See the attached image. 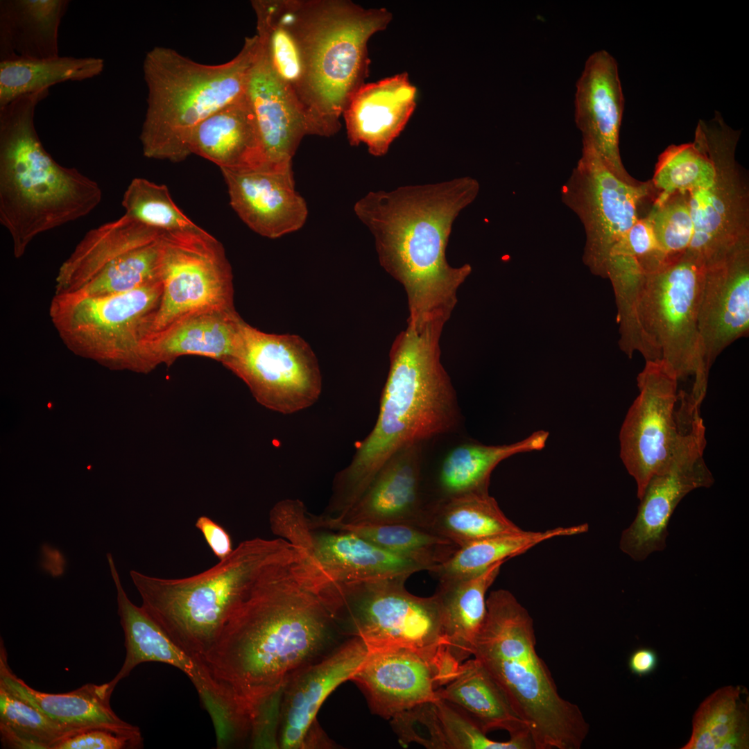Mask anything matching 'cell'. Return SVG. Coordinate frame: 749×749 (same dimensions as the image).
<instances>
[{"mask_svg": "<svg viewBox=\"0 0 749 749\" xmlns=\"http://www.w3.org/2000/svg\"><path fill=\"white\" fill-rule=\"evenodd\" d=\"M0 680L18 696L69 730L98 725H126L112 710L110 699L114 689L110 682L85 684L71 691L51 694L28 685L10 669L3 642L0 644Z\"/></svg>", "mask_w": 749, "mask_h": 749, "instance_id": "33", "label": "cell"}, {"mask_svg": "<svg viewBox=\"0 0 749 749\" xmlns=\"http://www.w3.org/2000/svg\"><path fill=\"white\" fill-rule=\"evenodd\" d=\"M659 664L657 652L649 647H640L633 651L629 656L628 666L630 672L639 677L653 673Z\"/></svg>", "mask_w": 749, "mask_h": 749, "instance_id": "49", "label": "cell"}, {"mask_svg": "<svg viewBox=\"0 0 749 749\" xmlns=\"http://www.w3.org/2000/svg\"><path fill=\"white\" fill-rule=\"evenodd\" d=\"M705 446V427L699 417L675 454L649 480L637 514L619 542L621 550L633 560L642 561L663 551L668 524L680 501L694 490L713 485V475L703 458Z\"/></svg>", "mask_w": 749, "mask_h": 749, "instance_id": "18", "label": "cell"}, {"mask_svg": "<svg viewBox=\"0 0 749 749\" xmlns=\"http://www.w3.org/2000/svg\"><path fill=\"white\" fill-rule=\"evenodd\" d=\"M69 4L68 0H1L0 60L59 56V27Z\"/></svg>", "mask_w": 749, "mask_h": 749, "instance_id": "32", "label": "cell"}, {"mask_svg": "<svg viewBox=\"0 0 749 749\" xmlns=\"http://www.w3.org/2000/svg\"><path fill=\"white\" fill-rule=\"evenodd\" d=\"M548 436L547 431H538L510 445L471 442L455 447L445 456L440 470L439 483L445 497L488 492L491 473L501 461L518 453L542 449Z\"/></svg>", "mask_w": 749, "mask_h": 749, "instance_id": "39", "label": "cell"}, {"mask_svg": "<svg viewBox=\"0 0 749 749\" xmlns=\"http://www.w3.org/2000/svg\"><path fill=\"white\" fill-rule=\"evenodd\" d=\"M704 265L685 253L658 270L614 287L620 322V346L629 357L663 360L678 381L693 379L691 391L705 397L709 370L698 326Z\"/></svg>", "mask_w": 749, "mask_h": 749, "instance_id": "7", "label": "cell"}, {"mask_svg": "<svg viewBox=\"0 0 749 749\" xmlns=\"http://www.w3.org/2000/svg\"><path fill=\"white\" fill-rule=\"evenodd\" d=\"M421 443L407 445L382 466L357 502L341 519L351 524L410 523L424 526L422 507Z\"/></svg>", "mask_w": 749, "mask_h": 749, "instance_id": "27", "label": "cell"}, {"mask_svg": "<svg viewBox=\"0 0 749 749\" xmlns=\"http://www.w3.org/2000/svg\"><path fill=\"white\" fill-rule=\"evenodd\" d=\"M445 325L408 323L395 338L375 425L358 445L350 463L334 477L329 502L334 511L347 512L397 451L457 426L455 390L440 361Z\"/></svg>", "mask_w": 749, "mask_h": 749, "instance_id": "3", "label": "cell"}, {"mask_svg": "<svg viewBox=\"0 0 749 749\" xmlns=\"http://www.w3.org/2000/svg\"><path fill=\"white\" fill-rule=\"evenodd\" d=\"M749 748V695L741 685L719 688L699 705L682 749Z\"/></svg>", "mask_w": 749, "mask_h": 749, "instance_id": "37", "label": "cell"}, {"mask_svg": "<svg viewBox=\"0 0 749 749\" xmlns=\"http://www.w3.org/2000/svg\"><path fill=\"white\" fill-rule=\"evenodd\" d=\"M714 175L706 136L699 121L691 143L668 146L658 157L651 180L656 192L653 206L676 193L708 187Z\"/></svg>", "mask_w": 749, "mask_h": 749, "instance_id": "42", "label": "cell"}, {"mask_svg": "<svg viewBox=\"0 0 749 749\" xmlns=\"http://www.w3.org/2000/svg\"><path fill=\"white\" fill-rule=\"evenodd\" d=\"M700 123L714 175L708 187L688 192L694 234L686 253L706 265L749 243V180L735 157L741 132L719 113Z\"/></svg>", "mask_w": 749, "mask_h": 749, "instance_id": "14", "label": "cell"}, {"mask_svg": "<svg viewBox=\"0 0 749 749\" xmlns=\"http://www.w3.org/2000/svg\"><path fill=\"white\" fill-rule=\"evenodd\" d=\"M162 293L160 281L111 295L55 293L49 317L74 354L111 369L148 372V345Z\"/></svg>", "mask_w": 749, "mask_h": 749, "instance_id": "10", "label": "cell"}, {"mask_svg": "<svg viewBox=\"0 0 749 749\" xmlns=\"http://www.w3.org/2000/svg\"><path fill=\"white\" fill-rule=\"evenodd\" d=\"M139 728L98 725L71 730L60 739L52 749H128L142 746Z\"/></svg>", "mask_w": 749, "mask_h": 749, "instance_id": "46", "label": "cell"}, {"mask_svg": "<svg viewBox=\"0 0 749 749\" xmlns=\"http://www.w3.org/2000/svg\"><path fill=\"white\" fill-rule=\"evenodd\" d=\"M648 217L669 261L687 252L694 234L688 192L674 193L653 206Z\"/></svg>", "mask_w": 749, "mask_h": 749, "instance_id": "45", "label": "cell"}, {"mask_svg": "<svg viewBox=\"0 0 749 749\" xmlns=\"http://www.w3.org/2000/svg\"><path fill=\"white\" fill-rule=\"evenodd\" d=\"M161 282L153 336L193 314L235 310L232 271L225 248L201 227L164 231Z\"/></svg>", "mask_w": 749, "mask_h": 749, "instance_id": "15", "label": "cell"}, {"mask_svg": "<svg viewBox=\"0 0 749 749\" xmlns=\"http://www.w3.org/2000/svg\"><path fill=\"white\" fill-rule=\"evenodd\" d=\"M425 526L459 547L522 530L504 515L488 492L444 497L427 508Z\"/></svg>", "mask_w": 749, "mask_h": 749, "instance_id": "36", "label": "cell"}, {"mask_svg": "<svg viewBox=\"0 0 749 749\" xmlns=\"http://www.w3.org/2000/svg\"><path fill=\"white\" fill-rule=\"evenodd\" d=\"M230 203L255 232L277 239L300 230L308 209L295 189L292 164L274 168L221 169Z\"/></svg>", "mask_w": 749, "mask_h": 749, "instance_id": "23", "label": "cell"}, {"mask_svg": "<svg viewBox=\"0 0 749 749\" xmlns=\"http://www.w3.org/2000/svg\"><path fill=\"white\" fill-rule=\"evenodd\" d=\"M104 66L103 59L94 57L0 61V108L19 96L49 89L58 83L96 77Z\"/></svg>", "mask_w": 749, "mask_h": 749, "instance_id": "41", "label": "cell"}, {"mask_svg": "<svg viewBox=\"0 0 749 749\" xmlns=\"http://www.w3.org/2000/svg\"><path fill=\"white\" fill-rule=\"evenodd\" d=\"M504 562L470 578L439 581L433 595L440 608L447 651L459 664L472 656L473 645L486 614V592Z\"/></svg>", "mask_w": 749, "mask_h": 749, "instance_id": "35", "label": "cell"}, {"mask_svg": "<svg viewBox=\"0 0 749 749\" xmlns=\"http://www.w3.org/2000/svg\"><path fill=\"white\" fill-rule=\"evenodd\" d=\"M222 364L247 385L259 404L282 414L310 407L322 391L317 358L304 339L266 333L244 320L234 352Z\"/></svg>", "mask_w": 749, "mask_h": 749, "instance_id": "17", "label": "cell"}, {"mask_svg": "<svg viewBox=\"0 0 749 749\" xmlns=\"http://www.w3.org/2000/svg\"><path fill=\"white\" fill-rule=\"evenodd\" d=\"M163 231L124 214L89 230L60 265L55 293H121L161 281Z\"/></svg>", "mask_w": 749, "mask_h": 749, "instance_id": "12", "label": "cell"}, {"mask_svg": "<svg viewBox=\"0 0 749 749\" xmlns=\"http://www.w3.org/2000/svg\"><path fill=\"white\" fill-rule=\"evenodd\" d=\"M698 331L707 369L749 332V243L704 266Z\"/></svg>", "mask_w": 749, "mask_h": 749, "instance_id": "21", "label": "cell"}, {"mask_svg": "<svg viewBox=\"0 0 749 749\" xmlns=\"http://www.w3.org/2000/svg\"><path fill=\"white\" fill-rule=\"evenodd\" d=\"M612 248L634 256L646 273L658 270L669 261L655 237L648 215L637 220Z\"/></svg>", "mask_w": 749, "mask_h": 749, "instance_id": "47", "label": "cell"}, {"mask_svg": "<svg viewBox=\"0 0 749 749\" xmlns=\"http://www.w3.org/2000/svg\"><path fill=\"white\" fill-rule=\"evenodd\" d=\"M258 38L246 95L255 117L265 156L264 166L273 168L292 164L301 140L309 132L303 112L277 76L266 49Z\"/></svg>", "mask_w": 749, "mask_h": 749, "instance_id": "24", "label": "cell"}, {"mask_svg": "<svg viewBox=\"0 0 749 749\" xmlns=\"http://www.w3.org/2000/svg\"><path fill=\"white\" fill-rule=\"evenodd\" d=\"M243 319L236 310L215 311L186 317L154 334L149 342L151 370L178 358L196 355L223 363L234 352Z\"/></svg>", "mask_w": 749, "mask_h": 749, "instance_id": "31", "label": "cell"}, {"mask_svg": "<svg viewBox=\"0 0 749 749\" xmlns=\"http://www.w3.org/2000/svg\"><path fill=\"white\" fill-rule=\"evenodd\" d=\"M295 545L304 548L319 569L337 585L410 576L425 568L347 531L316 533L311 528Z\"/></svg>", "mask_w": 749, "mask_h": 749, "instance_id": "28", "label": "cell"}, {"mask_svg": "<svg viewBox=\"0 0 749 749\" xmlns=\"http://www.w3.org/2000/svg\"><path fill=\"white\" fill-rule=\"evenodd\" d=\"M121 205L126 215L162 231L200 227L175 205L166 185L143 178L131 180L123 193Z\"/></svg>", "mask_w": 749, "mask_h": 749, "instance_id": "44", "label": "cell"}, {"mask_svg": "<svg viewBox=\"0 0 749 749\" xmlns=\"http://www.w3.org/2000/svg\"><path fill=\"white\" fill-rule=\"evenodd\" d=\"M472 656L525 722L535 749H580L589 730L579 707L559 694L536 651L533 620L508 590L492 591Z\"/></svg>", "mask_w": 749, "mask_h": 749, "instance_id": "6", "label": "cell"}, {"mask_svg": "<svg viewBox=\"0 0 749 749\" xmlns=\"http://www.w3.org/2000/svg\"><path fill=\"white\" fill-rule=\"evenodd\" d=\"M328 585L291 542L264 568L201 660L226 724L251 726L293 671L338 644L322 596Z\"/></svg>", "mask_w": 749, "mask_h": 749, "instance_id": "1", "label": "cell"}, {"mask_svg": "<svg viewBox=\"0 0 749 749\" xmlns=\"http://www.w3.org/2000/svg\"><path fill=\"white\" fill-rule=\"evenodd\" d=\"M408 578L335 585L326 605L339 632L360 639L369 651L406 648L453 660L435 596L411 594L404 586Z\"/></svg>", "mask_w": 749, "mask_h": 749, "instance_id": "11", "label": "cell"}, {"mask_svg": "<svg viewBox=\"0 0 749 749\" xmlns=\"http://www.w3.org/2000/svg\"><path fill=\"white\" fill-rule=\"evenodd\" d=\"M258 44L257 34L246 37L238 54L219 64L197 62L169 47L148 51L143 62L147 107L139 135L143 155L172 162L191 155L196 128L246 94Z\"/></svg>", "mask_w": 749, "mask_h": 749, "instance_id": "8", "label": "cell"}, {"mask_svg": "<svg viewBox=\"0 0 749 749\" xmlns=\"http://www.w3.org/2000/svg\"><path fill=\"white\" fill-rule=\"evenodd\" d=\"M639 395L619 433L620 457L640 499L651 478L682 443L700 417L702 403L684 390L663 360L647 361L637 378Z\"/></svg>", "mask_w": 749, "mask_h": 749, "instance_id": "13", "label": "cell"}, {"mask_svg": "<svg viewBox=\"0 0 749 749\" xmlns=\"http://www.w3.org/2000/svg\"><path fill=\"white\" fill-rule=\"evenodd\" d=\"M368 653L362 640L349 637L286 678L282 696L279 748L332 746L317 723L318 712L337 687L351 680Z\"/></svg>", "mask_w": 749, "mask_h": 749, "instance_id": "19", "label": "cell"}, {"mask_svg": "<svg viewBox=\"0 0 749 749\" xmlns=\"http://www.w3.org/2000/svg\"><path fill=\"white\" fill-rule=\"evenodd\" d=\"M436 696L459 709L486 734L503 730L510 737L531 736L501 687L474 657L460 664L455 678L439 688Z\"/></svg>", "mask_w": 749, "mask_h": 749, "instance_id": "34", "label": "cell"}, {"mask_svg": "<svg viewBox=\"0 0 749 749\" xmlns=\"http://www.w3.org/2000/svg\"><path fill=\"white\" fill-rule=\"evenodd\" d=\"M311 526L354 533L399 556L432 571L459 548L425 526L410 523L344 524L324 515L312 516Z\"/></svg>", "mask_w": 749, "mask_h": 749, "instance_id": "38", "label": "cell"}, {"mask_svg": "<svg viewBox=\"0 0 749 749\" xmlns=\"http://www.w3.org/2000/svg\"><path fill=\"white\" fill-rule=\"evenodd\" d=\"M70 731L0 680V737L3 748L52 749L55 743Z\"/></svg>", "mask_w": 749, "mask_h": 749, "instance_id": "43", "label": "cell"}, {"mask_svg": "<svg viewBox=\"0 0 749 749\" xmlns=\"http://www.w3.org/2000/svg\"><path fill=\"white\" fill-rule=\"evenodd\" d=\"M623 103L616 60L606 51L593 53L577 82L575 96V121L583 144L592 147L619 179L637 184L641 181L626 171L619 152Z\"/></svg>", "mask_w": 749, "mask_h": 749, "instance_id": "22", "label": "cell"}, {"mask_svg": "<svg viewBox=\"0 0 749 749\" xmlns=\"http://www.w3.org/2000/svg\"><path fill=\"white\" fill-rule=\"evenodd\" d=\"M49 89L23 95L0 108V223L16 259L40 234L86 216L101 203L99 184L44 149L35 111Z\"/></svg>", "mask_w": 749, "mask_h": 749, "instance_id": "4", "label": "cell"}, {"mask_svg": "<svg viewBox=\"0 0 749 749\" xmlns=\"http://www.w3.org/2000/svg\"><path fill=\"white\" fill-rule=\"evenodd\" d=\"M298 49L302 86L298 99L309 135L331 137L353 94L364 84L368 42L386 28V8L349 0H277Z\"/></svg>", "mask_w": 749, "mask_h": 749, "instance_id": "5", "label": "cell"}, {"mask_svg": "<svg viewBox=\"0 0 749 749\" xmlns=\"http://www.w3.org/2000/svg\"><path fill=\"white\" fill-rule=\"evenodd\" d=\"M110 574L117 589L118 614L124 634L126 657L123 665L110 681L115 688L139 664L160 662L182 671L193 684L205 707L216 699L213 684L200 662L178 646L142 608L135 605L124 590L114 558L107 554Z\"/></svg>", "mask_w": 749, "mask_h": 749, "instance_id": "25", "label": "cell"}, {"mask_svg": "<svg viewBox=\"0 0 749 749\" xmlns=\"http://www.w3.org/2000/svg\"><path fill=\"white\" fill-rule=\"evenodd\" d=\"M454 664L406 649L369 651L352 677L371 712L390 720L437 698V690L458 671Z\"/></svg>", "mask_w": 749, "mask_h": 749, "instance_id": "20", "label": "cell"}, {"mask_svg": "<svg viewBox=\"0 0 749 749\" xmlns=\"http://www.w3.org/2000/svg\"><path fill=\"white\" fill-rule=\"evenodd\" d=\"M191 154L220 169L241 171L264 166L265 156L246 93L202 121L189 142Z\"/></svg>", "mask_w": 749, "mask_h": 749, "instance_id": "30", "label": "cell"}, {"mask_svg": "<svg viewBox=\"0 0 749 749\" xmlns=\"http://www.w3.org/2000/svg\"><path fill=\"white\" fill-rule=\"evenodd\" d=\"M479 191L478 181L464 176L371 191L355 203L356 215L374 237L380 264L405 289L407 322L449 319L472 267L450 266L446 248L454 220Z\"/></svg>", "mask_w": 749, "mask_h": 749, "instance_id": "2", "label": "cell"}, {"mask_svg": "<svg viewBox=\"0 0 749 749\" xmlns=\"http://www.w3.org/2000/svg\"><path fill=\"white\" fill-rule=\"evenodd\" d=\"M390 721L403 745L415 743L429 749H534L529 736L506 741L488 738L468 716L438 697Z\"/></svg>", "mask_w": 749, "mask_h": 749, "instance_id": "29", "label": "cell"}, {"mask_svg": "<svg viewBox=\"0 0 749 749\" xmlns=\"http://www.w3.org/2000/svg\"><path fill=\"white\" fill-rule=\"evenodd\" d=\"M587 524L556 527L543 531H522L490 537L460 546L445 562L432 571L439 581L459 580L476 576L491 565L522 554L535 545L563 536L586 533Z\"/></svg>", "mask_w": 749, "mask_h": 749, "instance_id": "40", "label": "cell"}, {"mask_svg": "<svg viewBox=\"0 0 749 749\" xmlns=\"http://www.w3.org/2000/svg\"><path fill=\"white\" fill-rule=\"evenodd\" d=\"M417 94L406 72L362 85L343 113L350 144H364L372 155H386L414 112Z\"/></svg>", "mask_w": 749, "mask_h": 749, "instance_id": "26", "label": "cell"}, {"mask_svg": "<svg viewBox=\"0 0 749 749\" xmlns=\"http://www.w3.org/2000/svg\"><path fill=\"white\" fill-rule=\"evenodd\" d=\"M288 542L282 537L244 540L214 566L186 578H157L135 570L130 576L142 608L200 662L264 568Z\"/></svg>", "mask_w": 749, "mask_h": 749, "instance_id": "9", "label": "cell"}, {"mask_svg": "<svg viewBox=\"0 0 749 749\" xmlns=\"http://www.w3.org/2000/svg\"><path fill=\"white\" fill-rule=\"evenodd\" d=\"M195 526L201 533L210 550L218 560L225 558L233 551L230 535L222 526L209 517H199Z\"/></svg>", "mask_w": 749, "mask_h": 749, "instance_id": "48", "label": "cell"}, {"mask_svg": "<svg viewBox=\"0 0 749 749\" xmlns=\"http://www.w3.org/2000/svg\"><path fill=\"white\" fill-rule=\"evenodd\" d=\"M563 202L579 217L586 234L584 261L605 277L611 248L651 211L656 192L651 180L632 184L617 177L597 152L583 144L582 155L562 189Z\"/></svg>", "mask_w": 749, "mask_h": 749, "instance_id": "16", "label": "cell"}]
</instances>
